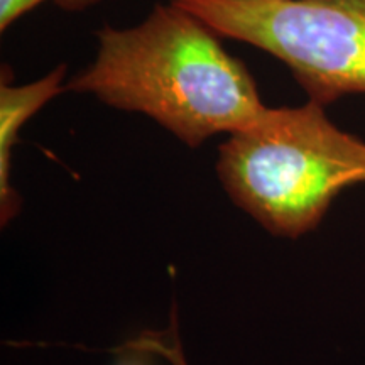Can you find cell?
I'll use <instances>...</instances> for the list:
<instances>
[{"label": "cell", "instance_id": "3", "mask_svg": "<svg viewBox=\"0 0 365 365\" xmlns=\"http://www.w3.org/2000/svg\"><path fill=\"white\" fill-rule=\"evenodd\" d=\"M286 65L323 107L365 95V0H170Z\"/></svg>", "mask_w": 365, "mask_h": 365}, {"label": "cell", "instance_id": "2", "mask_svg": "<svg viewBox=\"0 0 365 365\" xmlns=\"http://www.w3.org/2000/svg\"><path fill=\"white\" fill-rule=\"evenodd\" d=\"M217 173L237 207L271 234L296 239L322 223L341 191L365 182V143L313 100L267 107L220 145Z\"/></svg>", "mask_w": 365, "mask_h": 365}, {"label": "cell", "instance_id": "5", "mask_svg": "<svg viewBox=\"0 0 365 365\" xmlns=\"http://www.w3.org/2000/svg\"><path fill=\"white\" fill-rule=\"evenodd\" d=\"M43 2H54L65 11L81 12L85 9L97 6L103 0H0V31L6 33L14 22Z\"/></svg>", "mask_w": 365, "mask_h": 365}, {"label": "cell", "instance_id": "4", "mask_svg": "<svg viewBox=\"0 0 365 365\" xmlns=\"http://www.w3.org/2000/svg\"><path fill=\"white\" fill-rule=\"evenodd\" d=\"M65 63L58 65L43 78L26 85H12L2 75L0 81V217L2 225L21 212V196L11 182L12 149L21 129L44 105L66 90Z\"/></svg>", "mask_w": 365, "mask_h": 365}, {"label": "cell", "instance_id": "1", "mask_svg": "<svg viewBox=\"0 0 365 365\" xmlns=\"http://www.w3.org/2000/svg\"><path fill=\"white\" fill-rule=\"evenodd\" d=\"M218 38L185 9L158 4L140 24L98 29L97 56L66 90L148 115L196 149L210 137L245 129L267 110L247 66Z\"/></svg>", "mask_w": 365, "mask_h": 365}]
</instances>
